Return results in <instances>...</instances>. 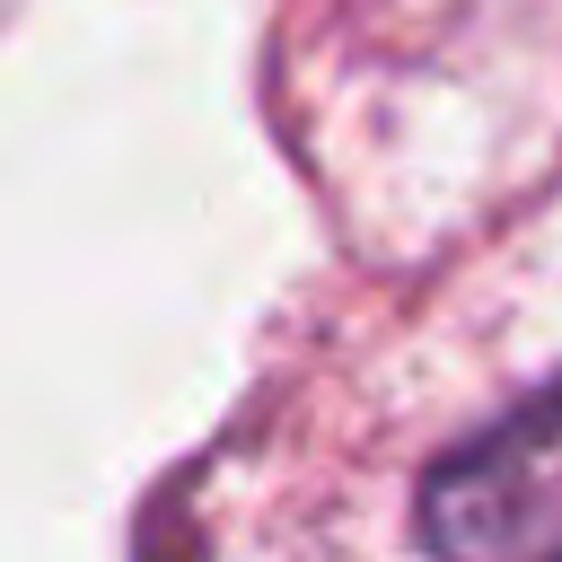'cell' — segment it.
<instances>
[{
	"label": "cell",
	"mask_w": 562,
	"mask_h": 562,
	"mask_svg": "<svg viewBox=\"0 0 562 562\" xmlns=\"http://www.w3.org/2000/svg\"><path fill=\"white\" fill-rule=\"evenodd\" d=\"M422 536L439 562H562V386L430 465Z\"/></svg>",
	"instance_id": "cell-1"
}]
</instances>
